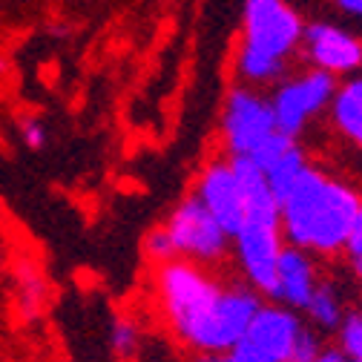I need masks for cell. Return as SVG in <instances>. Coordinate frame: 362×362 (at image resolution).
<instances>
[{
  "instance_id": "obj_6",
  "label": "cell",
  "mask_w": 362,
  "mask_h": 362,
  "mask_svg": "<svg viewBox=\"0 0 362 362\" xmlns=\"http://www.w3.org/2000/svg\"><path fill=\"white\" fill-rule=\"evenodd\" d=\"M276 118L270 95L253 86H233L221 112V141L228 156H253L270 135H276Z\"/></svg>"
},
{
  "instance_id": "obj_3",
  "label": "cell",
  "mask_w": 362,
  "mask_h": 362,
  "mask_svg": "<svg viewBox=\"0 0 362 362\" xmlns=\"http://www.w3.org/2000/svg\"><path fill=\"white\" fill-rule=\"evenodd\" d=\"M305 23L288 0H245L236 75L245 86L279 83L288 61L302 49Z\"/></svg>"
},
{
  "instance_id": "obj_22",
  "label": "cell",
  "mask_w": 362,
  "mask_h": 362,
  "mask_svg": "<svg viewBox=\"0 0 362 362\" xmlns=\"http://www.w3.org/2000/svg\"><path fill=\"white\" fill-rule=\"evenodd\" d=\"M230 356H233V362H279V359H274V356H267V354H262V351H256V348H250V345H236L233 351H230Z\"/></svg>"
},
{
  "instance_id": "obj_17",
  "label": "cell",
  "mask_w": 362,
  "mask_h": 362,
  "mask_svg": "<svg viewBox=\"0 0 362 362\" xmlns=\"http://www.w3.org/2000/svg\"><path fill=\"white\" fill-rule=\"evenodd\" d=\"M18 299H21V308L26 313H37L43 299H47V285H43L40 274L32 267H21L18 270Z\"/></svg>"
},
{
  "instance_id": "obj_14",
  "label": "cell",
  "mask_w": 362,
  "mask_h": 362,
  "mask_svg": "<svg viewBox=\"0 0 362 362\" xmlns=\"http://www.w3.org/2000/svg\"><path fill=\"white\" fill-rule=\"evenodd\" d=\"M308 167H310V161H308L305 150H302L299 144H293L282 158H276L274 164L264 170V181H267L270 193H274V199H276L279 204L293 193V187L299 185V178L305 175Z\"/></svg>"
},
{
  "instance_id": "obj_1",
  "label": "cell",
  "mask_w": 362,
  "mask_h": 362,
  "mask_svg": "<svg viewBox=\"0 0 362 362\" xmlns=\"http://www.w3.org/2000/svg\"><path fill=\"white\" fill-rule=\"evenodd\" d=\"M156 291L170 331L196 354H230L262 308V296L247 282L221 285L187 259L158 264Z\"/></svg>"
},
{
  "instance_id": "obj_2",
  "label": "cell",
  "mask_w": 362,
  "mask_h": 362,
  "mask_svg": "<svg viewBox=\"0 0 362 362\" xmlns=\"http://www.w3.org/2000/svg\"><path fill=\"white\" fill-rule=\"evenodd\" d=\"M362 196L320 167H308L293 193L279 204L285 245L310 253L313 259H334L345 253L351 224Z\"/></svg>"
},
{
  "instance_id": "obj_8",
  "label": "cell",
  "mask_w": 362,
  "mask_h": 362,
  "mask_svg": "<svg viewBox=\"0 0 362 362\" xmlns=\"http://www.w3.org/2000/svg\"><path fill=\"white\" fill-rule=\"evenodd\" d=\"M302 55L308 58L310 69H322L334 78H351L362 72V37L337 23L316 21L305 26Z\"/></svg>"
},
{
  "instance_id": "obj_20",
  "label": "cell",
  "mask_w": 362,
  "mask_h": 362,
  "mask_svg": "<svg viewBox=\"0 0 362 362\" xmlns=\"http://www.w3.org/2000/svg\"><path fill=\"white\" fill-rule=\"evenodd\" d=\"M21 139L29 150H40L47 144V124L40 118H23L21 121Z\"/></svg>"
},
{
  "instance_id": "obj_27",
  "label": "cell",
  "mask_w": 362,
  "mask_h": 362,
  "mask_svg": "<svg viewBox=\"0 0 362 362\" xmlns=\"http://www.w3.org/2000/svg\"><path fill=\"white\" fill-rule=\"evenodd\" d=\"M0 72H6V58L0 55Z\"/></svg>"
},
{
  "instance_id": "obj_18",
  "label": "cell",
  "mask_w": 362,
  "mask_h": 362,
  "mask_svg": "<svg viewBox=\"0 0 362 362\" xmlns=\"http://www.w3.org/2000/svg\"><path fill=\"white\" fill-rule=\"evenodd\" d=\"M322 348H325V342H322V334L316 331L313 325H308V322H305L302 334L296 337V345H293L291 362H310V359H316V356L322 354Z\"/></svg>"
},
{
  "instance_id": "obj_4",
  "label": "cell",
  "mask_w": 362,
  "mask_h": 362,
  "mask_svg": "<svg viewBox=\"0 0 362 362\" xmlns=\"http://www.w3.org/2000/svg\"><path fill=\"white\" fill-rule=\"evenodd\" d=\"M230 242L245 282L259 296L270 299L276 288V264L285 250L279 216H245L242 228L233 233Z\"/></svg>"
},
{
  "instance_id": "obj_9",
  "label": "cell",
  "mask_w": 362,
  "mask_h": 362,
  "mask_svg": "<svg viewBox=\"0 0 362 362\" xmlns=\"http://www.w3.org/2000/svg\"><path fill=\"white\" fill-rule=\"evenodd\" d=\"M193 196L207 207V213L233 239V233L242 228V221H245V193H242V185H239V178H236L233 164H230L228 156L213 158L202 167Z\"/></svg>"
},
{
  "instance_id": "obj_13",
  "label": "cell",
  "mask_w": 362,
  "mask_h": 362,
  "mask_svg": "<svg viewBox=\"0 0 362 362\" xmlns=\"http://www.w3.org/2000/svg\"><path fill=\"white\" fill-rule=\"evenodd\" d=\"M305 316H308V325H313L316 331H334L337 334V328L342 325V320H345V313H348V308H345V296H342V285L337 282V279H320V285H316V291L310 293V302L305 305V310H302Z\"/></svg>"
},
{
  "instance_id": "obj_28",
  "label": "cell",
  "mask_w": 362,
  "mask_h": 362,
  "mask_svg": "<svg viewBox=\"0 0 362 362\" xmlns=\"http://www.w3.org/2000/svg\"><path fill=\"white\" fill-rule=\"evenodd\" d=\"M359 310H362V291H359Z\"/></svg>"
},
{
  "instance_id": "obj_19",
  "label": "cell",
  "mask_w": 362,
  "mask_h": 362,
  "mask_svg": "<svg viewBox=\"0 0 362 362\" xmlns=\"http://www.w3.org/2000/svg\"><path fill=\"white\" fill-rule=\"evenodd\" d=\"M144 253H147V259L156 262V264H164V262L178 259V256H175V247H173V239H170V233H167L164 228H156V230L147 233V239H144Z\"/></svg>"
},
{
  "instance_id": "obj_29",
  "label": "cell",
  "mask_w": 362,
  "mask_h": 362,
  "mask_svg": "<svg viewBox=\"0 0 362 362\" xmlns=\"http://www.w3.org/2000/svg\"><path fill=\"white\" fill-rule=\"evenodd\" d=\"M348 362H354V359H348Z\"/></svg>"
},
{
  "instance_id": "obj_21",
  "label": "cell",
  "mask_w": 362,
  "mask_h": 362,
  "mask_svg": "<svg viewBox=\"0 0 362 362\" xmlns=\"http://www.w3.org/2000/svg\"><path fill=\"white\" fill-rule=\"evenodd\" d=\"M345 256H348V259L362 256V204H359L356 218H354V224H351V236H348V245H345Z\"/></svg>"
},
{
  "instance_id": "obj_25",
  "label": "cell",
  "mask_w": 362,
  "mask_h": 362,
  "mask_svg": "<svg viewBox=\"0 0 362 362\" xmlns=\"http://www.w3.org/2000/svg\"><path fill=\"white\" fill-rule=\"evenodd\" d=\"M196 362H233L230 354H199Z\"/></svg>"
},
{
  "instance_id": "obj_23",
  "label": "cell",
  "mask_w": 362,
  "mask_h": 362,
  "mask_svg": "<svg viewBox=\"0 0 362 362\" xmlns=\"http://www.w3.org/2000/svg\"><path fill=\"white\" fill-rule=\"evenodd\" d=\"M337 9L342 15H351V18H359L362 21V0H334Z\"/></svg>"
},
{
  "instance_id": "obj_11",
  "label": "cell",
  "mask_w": 362,
  "mask_h": 362,
  "mask_svg": "<svg viewBox=\"0 0 362 362\" xmlns=\"http://www.w3.org/2000/svg\"><path fill=\"white\" fill-rule=\"evenodd\" d=\"M320 285V270H316V259L299 247L285 245L279 264H276V288L270 299L291 308V310H305L310 302V293Z\"/></svg>"
},
{
  "instance_id": "obj_5",
  "label": "cell",
  "mask_w": 362,
  "mask_h": 362,
  "mask_svg": "<svg viewBox=\"0 0 362 362\" xmlns=\"http://www.w3.org/2000/svg\"><path fill=\"white\" fill-rule=\"evenodd\" d=\"M334 93H337V78L322 69H305L299 75L282 78L274 89V95H270L279 132L299 141V135L322 112H328Z\"/></svg>"
},
{
  "instance_id": "obj_12",
  "label": "cell",
  "mask_w": 362,
  "mask_h": 362,
  "mask_svg": "<svg viewBox=\"0 0 362 362\" xmlns=\"http://www.w3.org/2000/svg\"><path fill=\"white\" fill-rule=\"evenodd\" d=\"M328 115L337 135H342L351 147L362 150V72L337 83Z\"/></svg>"
},
{
  "instance_id": "obj_16",
  "label": "cell",
  "mask_w": 362,
  "mask_h": 362,
  "mask_svg": "<svg viewBox=\"0 0 362 362\" xmlns=\"http://www.w3.org/2000/svg\"><path fill=\"white\" fill-rule=\"evenodd\" d=\"M337 348L345 359L362 362V310H348L342 325L337 328Z\"/></svg>"
},
{
  "instance_id": "obj_7",
  "label": "cell",
  "mask_w": 362,
  "mask_h": 362,
  "mask_svg": "<svg viewBox=\"0 0 362 362\" xmlns=\"http://www.w3.org/2000/svg\"><path fill=\"white\" fill-rule=\"evenodd\" d=\"M164 230L173 239L175 256L187 259L193 264L210 267L228 259L230 253V236L221 224L207 213V207L196 199L187 196L185 202H178V207L170 213Z\"/></svg>"
},
{
  "instance_id": "obj_26",
  "label": "cell",
  "mask_w": 362,
  "mask_h": 362,
  "mask_svg": "<svg viewBox=\"0 0 362 362\" xmlns=\"http://www.w3.org/2000/svg\"><path fill=\"white\" fill-rule=\"evenodd\" d=\"M348 262H351V274H354V276L362 282V256H356V259H348Z\"/></svg>"
},
{
  "instance_id": "obj_24",
  "label": "cell",
  "mask_w": 362,
  "mask_h": 362,
  "mask_svg": "<svg viewBox=\"0 0 362 362\" xmlns=\"http://www.w3.org/2000/svg\"><path fill=\"white\" fill-rule=\"evenodd\" d=\"M310 362H348V359H345V354L334 345V348H322V354L316 356V359H310Z\"/></svg>"
},
{
  "instance_id": "obj_15",
  "label": "cell",
  "mask_w": 362,
  "mask_h": 362,
  "mask_svg": "<svg viewBox=\"0 0 362 362\" xmlns=\"http://www.w3.org/2000/svg\"><path fill=\"white\" fill-rule=\"evenodd\" d=\"M110 348H112L115 356L132 359L135 354H139V348H141V331H139V325H135L132 320H124V316L112 320V325H110Z\"/></svg>"
},
{
  "instance_id": "obj_10",
  "label": "cell",
  "mask_w": 362,
  "mask_h": 362,
  "mask_svg": "<svg viewBox=\"0 0 362 362\" xmlns=\"http://www.w3.org/2000/svg\"><path fill=\"white\" fill-rule=\"evenodd\" d=\"M302 328H305V320L299 316V310H291L279 302H262L242 342L279 362H291V354Z\"/></svg>"
}]
</instances>
